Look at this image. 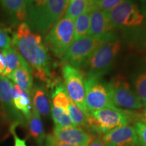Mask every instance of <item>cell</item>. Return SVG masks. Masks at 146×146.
I'll list each match as a JSON object with an SVG mask.
<instances>
[{"label": "cell", "instance_id": "52a82bcc", "mask_svg": "<svg viewBox=\"0 0 146 146\" xmlns=\"http://www.w3.org/2000/svg\"><path fill=\"white\" fill-rule=\"evenodd\" d=\"M85 103L89 114L95 110L105 108H116L111 101L106 83L102 77L85 75L84 78Z\"/></svg>", "mask_w": 146, "mask_h": 146}, {"label": "cell", "instance_id": "836d02e7", "mask_svg": "<svg viewBox=\"0 0 146 146\" xmlns=\"http://www.w3.org/2000/svg\"><path fill=\"white\" fill-rule=\"evenodd\" d=\"M6 68V62H5L4 56L0 53V74L3 75Z\"/></svg>", "mask_w": 146, "mask_h": 146}, {"label": "cell", "instance_id": "ba28073f", "mask_svg": "<svg viewBox=\"0 0 146 146\" xmlns=\"http://www.w3.org/2000/svg\"><path fill=\"white\" fill-rule=\"evenodd\" d=\"M107 85L111 101L115 106L127 110L142 108L143 104L125 76L118 74Z\"/></svg>", "mask_w": 146, "mask_h": 146}, {"label": "cell", "instance_id": "d6a6232c", "mask_svg": "<svg viewBox=\"0 0 146 146\" xmlns=\"http://www.w3.org/2000/svg\"><path fill=\"white\" fill-rule=\"evenodd\" d=\"M12 133L14 135V146H27L26 144V141L24 139H21V138H19L16 135V133L14 131V127L12 128Z\"/></svg>", "mask_w": 146, "mask_h": 146}, {"label": "cell", "instance_id": "8fae6325", "mask_svg": "<svg viewBox=\"0 0 146 146\" xmlns=\"http://www.w3.org/2000/svg\"><path fill=\"white\" fill-rule=\"evenodd\" d=\"M52 135L58 141L78 146H87L92 137L87 130L75 126L61 127L55 125Z\"/></svg>", "mask_w": 146, "mask_h": 146}, {"label": "cell", "instance_id": "5b68a950", "mask_svg": "<svg viewBox=\"0 0 146 146\" xmlns=\"http://www.w3.org/2000/svg\"><path fill=\"white\" fill-rule=\"evenodd\" d=\"M74 21L64 16L45 35V42L56 57L63 58L74 41Z\"/></svg>", "mask_w": 146, "mask_h": 146}, {"label": "cell", "instance_id": "f1b7e54d", "mask_svg": "<svg viewBox=\"0 0 146 146\" xmlns=\"http://www.w3.org/2000/svg\"><path fill=\"white\" fill-rule=\"evenodd\" d=\"M12 40L8 34L0 28V49L5 50L11 47Z\"/></svg>", "mask_w": 146, "mask_h": 146}, {"label": "cell", "instance_id": "44dd1931", "mask_svg": "<svg viewBox=\"0 0 146 146\" xmlns=\"http://www.w3.org/2000/svg\"><path fill=\"white\" fill-rule=\"evenodd\" d=\"M74 25V41L88 36L90 27V12H85L76 18Z\"/></svg>", "mask_w": 146, "mask_h": 146}, {"label": "cell", "instance_id": "5bb4252c", "mask_svg": "<svg viewBox=\"0 0 146 146\" xmlns=\"http://www.w3.org/2000/svg\"><path fill=\"white\" fill-rule=\"evenodd\" d=\"M0 4L14 23H21L26 21L27 0H0Z\"/></svg>", "mask_w": 146, "mask_h": 146}, {"label": "cell", "instance_id": "4fadbf2b", "mask_svg": "<svg viewBox=\"0 0 146 146\" xmlns=\"http://www.w3.org/2000/svg\"><path fill=\"white\" fill-rule=\"evenodd\" d=\"M114 29L105 12L94 10L90 12V27L88 36H101L112 33Z\"/></svg>", "mask_w": 146, "mask_h": 146}, {"label": "cell", "instance_id": "30bf717a", "mask_svg": "<svg viewBox=\"0 0 146 146\" xmlns=\"http://www.w3.org/2000/svg\"><path fill=\"white\" fill-rule=\"evenodd\" d=\"M114 28L137 27L143 23L144 16L133 0H124L112 10L106 12Z\"/></svg>", "mask_w": 146, "mask_h": 146}, {"label": "cell", "instance_id": "d6986e66", "mask_svg": "<svg viewBox=\"0 0 146 146\" xmlns=\"http://www.w3.org/2000/svg\"><path fill=\"white\" fill-rule=\"evenodd\" d=\"M29 135L39 143H42L45 137L43 123L40 114L33 107L31 115L28 120Z\"/></svg>", "mask_w": 146, "mask_h": 146}, {"label": "cell", "instance_id": "e0dca14e", "mask_svg": "<svg viewBox=\"0 0 146 146\" xmlns=\"http://www.w3.org/2000/svg\"><path fill=\"white\" fill-rule=\"evenodd\" d=\"M12 82L6 76L0 74V105L5 112L11 114L16 113L12 96Z\"/></svg>", "mask_w": 146, "mask_h": 146}, {"label": "cell", "instance_id": "ac0fdd59", "mask_svg": "<svg viewBox=\"0 0 146 146\" xmlns=\"http://www.w3.org/2000/svg\"><path fill=\"white\" fill-rule=\"evenodd\" d=\"M19 86L23 90L29 95H31L33 86L31 71L19 67L14 70L10 75L7 76Z\"/></svg>", "mask_w": 146, "mask_h": 146}, {"label": "cell", "instance_id": "7a4b0ae2", "mask_svg": "<svg viewBox=\"0 0 146 146\" xmlns=\"http://www.w3.org/2000/svg\"><path fill=\"white\" fill-rule=\"evenodd\" d=\"M141 113L135 111L124 110L118 108H105L90 113L87 118V131L91 135H104L116 128L129 125V123L141 121Z\"/></svg>", "mask_w": 146, "mask_h": 146}, {"label": "cell", "instance_id": "7402d4cb", "mask_svg": "<svg viewBox=\"0 0 146 146\" xmlns=\"http://www.w3.org/2000/svg\"><path fill=\"white\" fill-rule=\"evenodd\" d=\"M52 99L53 106L66 110L70 105L71 100L68 96L65 86L62 83L52 89Z\"/></svg>", "mask_w": 146, "mask_h": 146}, {"label": "cell", "instance_id": "9a60e30c", "mask_svg": "<svg viewBox=\"0 0 146 146\" xmlns=\"http://www.w3.org/2000/svg\"><path fill=\"white\" fill-rule=\"evenodd\" d=\"M1 54L4 56L5 62H6V68H5L3 76L7 77L14 70L19 67H23L24 68L31 71L28 64L26 62V61L24 60V58L14 47H10L8 49L3 50Z\"/></svg>", "mask_w": 146, "mask_h": 146}, {"label": "cell", "instance_id": "74e56055", "mask_svg": "<svg viewBox=\"0 0 146 146\" xmlns=\"http://www.w3.org/2000/svg\"><path fill=\"white\" fill-rule=\"evenodd\" d=\"M94 1H97V0H94Z\"/></svg>", "mask_w": 146, "mask_h": 146}, {"label": "cell", "instance_id": "603a6c76", "mask_svg": "<svg viewBox=\"0 0 146 146\" xmlns=\"http://www.w3.org/2000/svg\"><path fill=\"white\" fill-rule=\"evenodd\" d=\"M67 110L73 125L87 130V117L72 100Z\"/></svg>", "mask_w": 146, "mask_h": 146}, {"label": "cell", "instance_id": "4316f807", "mask_svg": "<svg viewBox=\"0 0 146 146\" xmlns=\"http://www.w3.org/2000/svg\"><path fill=\"white\" fill-rule=\"evenodd\" d=\"M124 0H91L90 12L94 10H102L107 12L119 5Z\"/></svg>", "mask_w": 146, "mask_h": 146}, {"label": "cell", "instance_id": "2e32d148", "mask_svg": "<svg viewBox=\"0 0 146 146\" xmlns=\"http://www.w3.org/2000/svg\"><path fill=\"white\" fill-rule=\"evenodd\" d=\"M33 107L39 114L47 116L50 112V104L48 95L43 87L35 86L33 87L31 93Z\"/></svg>", "mask_w": 146, "mask_h": 146}, {"label": "cell", "instance_id": "d4e9b609", "mask_svg": "<svg viewBox=\"0 0 146 146\" xmlns=\"http://www.w3.org/2000/svg\"><path fill=\"white\" fill-rule=\"evenodd\" d=\"M52 116L56 126L61 127L74 126L68 114V110L53 106L52 108Z\"/></svg>", "mask_w": 146, "mask_h": 146}, {"label": "cell", "instance_id": "1f68e13d", "mask_svg": "<svg viewBox=\"0 0 146 146\" xmlns=\"http://www.w3.org/2000/svg\"><path fill=\"white\" fill-rule=\"evenodd\" d=\"M47 0H27V8L29 7H37L44 5Z\"/></svg>", "mask_w": 146, "mask_h": 146}, {"label": "cell", "instance_id": "ffe728a7", "mask_svg": "<svg viewBox=\"0 0 146 146\" xmlns=\"http://www.w3.org/2000/svg\"><path fill=\"white\" fill-rule=\"evenodd\" d=\"M90 0H69L65 16L74 21L81 14L90 12Z\"/></svg>", "mask_w": 146, "mask_h": 146}, {"label": "cell", "instance_id": "e575fe53", "mask_svg": "<svg viewBox=\"0 0 146 146\" xmlns=\"http://www.w3.org/2000/svg\"><path fill=\"white\" fill-rule=\"evenodd\" d=\"M141 3V12L144 17H146V0H140Z\"/></svg>", "mask_w": 146, "mask_h": 146}, {"label": "cell", "instance_id": "4dcf8cb0", "mask_svg": "<svg viewBox=\"0 0 146 146\" xmlns=\"http://www.w3.org/2000/svg\"><path fill=\"white\" fill-rule=\"evenodd\" d=\"M92 137L87 146H107L104 141L102 136L99 135H91Z\"/></svg>", "mask_w": 146, "mask_h": 146}, {"label": "cell", "instance_id": "484cf974", "mask_svg": "<svg viewBox=\"0 0 146 146\" xmlns=\"http://www.w3.org/2000/svg\"><path fill=\"white\" fill-rule=\"evenodd\" d=\"M135 92L141 100L143 106L146 102V66L140 70L134 80Z\"/></svg>", "mask_w": 146, "mask_h": 146}, {"label": "cell", "instance_id": "9c48e42d", "mask_svg": "<svg viewBox=\"0 0 146 146\" xmlns=\"http://www.w3.org/2000/svg\"><path fill=\"white\" fill-rule=\"evenodd\" d=\"M65 88L70 99L74 102L87 118L90 116L85 103V91L83 72L68 64L62 67Z\"/></svg>", "mask_w": 146, "mask_h": 146}, {"label": "cell", "instance_id": "3957f363", "mask_svg": "<svg viewBox=\"0 0 146 146\" xmlns=\"http://www.w3.org/2000/svg\"><path fill=\"white\" fill-rule=\"evenodd\" d=\"M69 0H47L44 5L27 8V24L33 32L45 35L66 12Z\"/></svg>", "mask_w": 146, "mask_h": 146}, {"label": "cell", "instance_id": "8992f818", "mask_svg": "<svg viewBox=\"0 0 146 146\" xmlns=\"http://www.w3.org/2000/svg\"><path fill=\"white\" fill-rule=\"evenodd\" d=\"M116 36L110 33L101 36H87L73 41L68 52L62 58V62L68 64L79 69L84 62L97 49L110 40Z\"/></svg>", "mask_w": 146, "mask_h": 146}, {"label": "cell", "instance_id": "f546056e", "mask_svg": "<svg viewBox=\"0 0 146 146\" xmlns=\"http://www.w3.org/2000/svg\"><path fill=\"white\" fill-rule=\"evenodd\" d=\"M46 144L47 146H78L58 141L53 137L52 135H50L47 137Z\"/></svg>", "mask_w": 146, "mask_h": 146}, {"label": "cell", "instance_id": "277c9868", "mask_svg": "<svg viewBox=\"0 0 146 146\" xmlns=\"http://www.w3.org/2000/svg\"><path fill=\"white\" fill-rule=\"evenodd\" d=\"M121 49L117 37L106 42L84 62L79 70L85 75L102 77L111 68Z\"/></svg>", "mask_w": 146, "mask_h": 146}, {"label": "cell", "instance_id": "7c38bea8", "mask_svg": "<svg viewBox=\"0 0 146 146\" xmlns=\"http://www.w3.org/2000/svg\"><path fill=\"white\" fill-rule=\"evenodd\" d=\"M102 139L107 146H139L135 129L129 125L113 129Z\"/></svg>", "mask_w": 146, "mask_h": 146}, {"label": "cell", "instance_id": "8d00e7d4", "mask_svg": "<svg viewBox=\"0 0 146 146\" xmlns=\"http://www.w3.org/2000/svg\"><path fill=\"white\" fill-rule=\"evenodd\" d=\"M143 107H144V110H146V102L145 104H144L143 105Z\"/></svg>", "mask_w": 146, "mask_h": 146}, {"label": "cell", "instance_id": "83f0119b", "mask_svg": "<svg viewBox=\"0 0 146 146\" xmlns=\"http://www.w3.org/2000/svg\"><path fill=\"white\" fill-rule=\"evenodd\" d=\"M139 146H146V124L141 122L134 123Z\"/></svg>", "mask_w": 146, "mask_h": 146}, {"label": "cell", "instance_id": "cb8c5ba5", "mask_svg": "<svg viewBox=\"0 0 146 146\" xmlns=\"http://www.w3.org/2000/svg\"><path fill=\"white\" fill-rule=\"evenodd\" d=\"M13 104L16 110L21 111L27 120L31 117L32 112L30 95L27 93L13 98Z\"/></svg>", "mask_w": 146, "mask_h": 146}, {"label": "cell", "instance_id": "d590c367", "mask_svg": "<svg viewBox=\"0 0 146 146\" xmlns=\"http://www.w3.org/2000/svg\"><path fill=\"white\" fill-rule=\"evenodd\" d=\"M141 122V123H143L146 124V110H144L143 112L142 113Z\"/></svg>", "mask_w": 146, "mask_h": 146}, {"label": "cell", "instance_id": "6da1fadb", "mask_svg": "<svg viewBox=\"0 0 146 146\" xmlns=\"http://www.w3.org/2000/svg\"><path fill=\"white\" fill-rule=\"evenodd\" d=\"M12 43L30 67L33 75L53 89L61 83L52 74L48 49L39 34L33 32L26 23H20L13 34Z\"/></svg>", "mask_w": 146, "mask_h": 146}]
</instances>
